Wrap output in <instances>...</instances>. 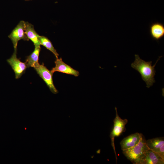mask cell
<instances>
[{
  "label": "cell",
  "instance_id": "8",
  "mask_svg": "<svg viewBox=\"0 0 164 164\" xmlns=\"http://www.w3.org/2000/svg\"><path fill=\"white\" fill-rule=\"evenodd\" d=\"M148 148L158 154L164 159V139L163 137H157L146 140Z\"/></svg>",
  "mask_w": 164,
  "mask_h": 164
},
{
  "label": "cell",
  "instance_id": "14",
  "mask_svg": "<svg viewBox=\"0 0 164 164\" xmlns=\"http://www.w3.org/2000/svg\"><path fill=\"white\" fill-rule=\"evenodd\" d=\"M38 39L40 44L45 47L47 49L52 52L55 56L56 58H58L59 55L53 47L52 43L47 37L44 36H39Z\"/></svg>",
  "mask_w": 164,
  "mask_h": 164
},
{
  "label": "cell",
  "instance_id": "3",
  "mask_svg": "<svg viewBox=\"0 0 164 164\" xmlns=\"http://www.w3.org/2000/svg\"><path fill=\"white\" fill-rule=\"evenodd\" d=\"M33 68L40 77L44 81L51 91L54 94L57 93L58 91L53 82V73L51 70H48L43 63L40 64L38 62L35 64Z\"/></svg>",
  "mask_w": 164,
  "mask_h": 164
},
{
  "label": "cell",
  "instance_id": "1",
  "mask_svg": "<svg viewBox=\"0 0 164 164\" xmlns=\"http://www.w3.org/2000/svg\"><path fill=\"white\" fill-rule=\"evenodd\" d=\"M162 56H159L155 63L152 66V61H145L141 59L138 55H135V60L132 63L131 66L140 73L142 80L145 82L148 88L152 86L155 82L154 78L156 73L155 67Z\"/></svg>",
  "mask_w": 164,
  "mask_h": 164
},
{
  "label": "cell",
  "instance_id": "13",
  "mask_svg": "<svg viewBox=\"0 0 164 164\" xmlns=\"http://www.w3.org/2000/svg\"><path fill=\"white\" fill-rule=\"evenodd\" d=\"M40 50V46L35 47L33 51L27 57L25 63L27 67H34L35 64L39 62V57Z\"/></svg>",
  "mask_w": 164,
  "mask_h": 164
},
{
  "label": "cell",
  "instance_id": "5",
  "mask_svg": "<svg viewBox=\"0 0 164 164\" xmlns=\"http://www.w3.org/2000/svg\"><path fill=\"white\" fill-rule=\"evenodd\" d=\"M25 22L21 21L8 36L12 42L14 50H17L18 43L19 40L21 39L29 40L25 33Z\"/></svg>",
  "mask_w": 164,
  "mask_h": 164
},
{
  "label": "cell",
  "instance_id": "2",
  "mask_svg": "<svg viewBox=\"0 0 164 164\" xmlns=\"http://www.w3.org/2000/svg\"><path fill=\"white\" fill-rule=\"evenodd\" d=\"M148 149L146 145V140L143 135L140 142L136 145L122 151L125 156L133 164H138Z\"/></svg>",
  "mask_w": 164,
  "mask_h": 164
},
{
  "label": "cell",
  "instance_id": "7",
  "mask_svg": "<svg viewBox=\"0 0 164 164\" xmlns=\"http://www.w3.org/2000/svg\"><path fill=\"white\" fill-rule=\"evenodd\" d=\"M54 63L55 66L51 70L53 73L56 72H58L72 75L76 77L79 76V72L64 63L61 58H56Z\"/></svg>",
  "mask_w": 164,
  "mask_h": 164
},
{
  "label": "cell",
  "instance_id": "6",
  "mask_svg": "<svg viewBox=\"0 0 164 164\" xmlns=\"http://www.w3.org/2000/svg\"><path fill=\"white\" fill-rule=\"evenodd\" d=\"M17 50H14L13 54L7 61L11 67L15 75V78H20L25 72L27 66L25 63L21 62L17 56Z\"/></svg>",
  "mask_w": 164,
  "mask_h": 164
},
{
  "label": "cell",
  "instance_id": "4",
  "mask_svg": "<svg viewBox=\"0 0 164 164\" xmlns=\"http://www.w3.org/2000/svg\"><path fill=\"white\" fill-rule=\"evenodd\" d=\"M116 116L113 121L114 124L113 128L111 132L110 137L111 140V145L114 151L116 159L117 156L115 152L114 143V138L115 137L119 136L125 129V125L128 121L127 119H122L118 115L117 108H115Z\"/></svg>",
  "mask_w": 164,
  "mask_h": 164
},
{
  "label": "cell",
  "instance_id": "9",
  "mask_svg": "<svg viewBox=\"0 0 164 164\" xmlns=\"http://www.w3.org/2000/svg\"><path fill=\"white\" fill-rule=\"evenodd\" d=\"M164 159L149 149L143 155L138 164H163Z\"/></svg>",
  "mask_w": 164,
  "mask_h": 164
},
{
  "label": "cell",
  "instance_id": "12",
  "mask_svg": "<svg viewBox=\"0 0 164 164\" xmlns=\"http://www.w3.org/2000/svg\"><path fill=\"white\" fill-rule=\"evenodd\" d=\"M25 32L27 37L33 43L35 47L40 46L38 39L39 35L35 30L33 25L28 22H25Z\"/></svg>",
  "mask_w": 164,
  "mask_h": 164
},
{
  "label": "cell",
  "instance_id": "11",
  "mask_svg": "<svg viewBox=\"0 0 164 164\" xmlns=\"http://www.w3.org/2000/svg\"><path fill=\"white\" fill-rule=\"evenodd\" d=\"M149 32L151 38L157 41L164 36V25L158 22L152 23L149 26Z\"/></svg>",
  "mask_w": 164,
  "mask_h": 164
},
{
  "label": "cell",
  "instance_id": "15",
  "mask_svg": "<svg viewBox=\"0 0 164 164\" xmlns=\"http://www.w3.org/2000/svg\"><path fill=\"white\" fill-rule=\"evenodd\" d=\"M25 1H29V0H25Z\"/></svg>",
  "mask_w": 164,
  "mask_h": 164
},
{
  "label": "cell",
  "instance_id": "10",
  "mask_svg": "<svg viewBox=\"0 0 164 164\" xmlns=\"http://www.w3.org/2000/svg\"><path fill=\"white\" fill-rule=\"evenodd\" d=\"M143 135L138 132L132 134L124 138L120 143L122 150L132 148L138 143Z\"/></svg>",
  "mask_w": 164,
  "mask_h": 164
}]
</instances>
